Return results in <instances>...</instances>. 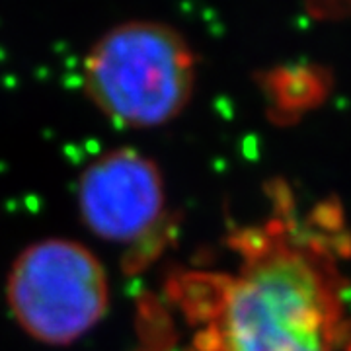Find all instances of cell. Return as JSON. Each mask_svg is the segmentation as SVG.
Returning a JSON list of instances; mask_svg holds the SVG:
<instances>
[{
  "instance_id": "cell-1",
  "label": "cell",
  "mask_w": 351,
  "mask_h": 351,
  "mask_svg": "<svg viewBox=\"0 0 351 351\" xmlns=\"http://www.w3.org/2000/svg\"><path fill=\"white\" fill-rule=\"evenodd\" d=\"M276 213L232 240L239 265L211 281L203 351H339L348 336L343 213L324 201L301 213L274 193Z\"/></svg>"
},
{
  "instance_id": "cell-4",
  "label": "cell",
  "mask_w": 351,
  "mask_h": 351,
  "mask_svg": "<svg viewBox=\"0 0 351 351\" xmlns=\"http://www.w3.org/2000/svg\"><path fill=\"white\" fill-rule=\"evenodd\" d=\"M78 215L86 228L106 242H137L158 225L166 188L160 168L135 149L104 152L80 174Z\"/></svg>"
},
{
  "instance_id": "cell-3",
  "label": "cell",
  "mask_w": 351,
  "mask_h": 351,
  "mask_svg": "<svg viewBox=\"0 0 351 351\" xmlns=\"http://www.w3.org/2000/svg\"><path fill=\"white\" fill-rule=\"evenodd\" d=\"M4 293L14 322L47 346H69L86 336L110 308L104 263L71 239H43L25 246L14 258Z\"/></svg>"
},
{
  "instance_id": "cell-2",
  "label": "cell",
  "mask_w": 351,
  "mask_h": 351,
  "mask_svg": "<svg viewBox=\"0 0 351 351\" xmlns=\"http://www.w3.org/2000/svg\"><path fill=\"white\" fill-rule=\"evenodd\" d=\"M84 92L108 119L154 129L186 110L195 88V57L174 27L127 22L101 36L84 59Z\"/></svg>"
}]
</instances>
